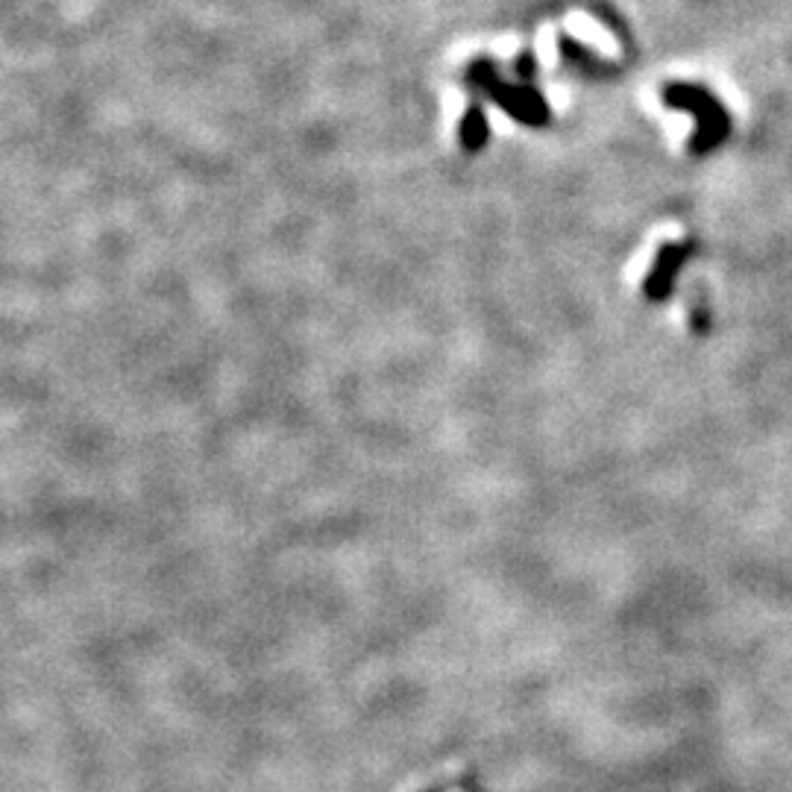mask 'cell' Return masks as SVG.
<instances>
[{"instance_id":"6da1fadb","label":"cell","mask_w":792,"mask_h":792,"mask_svg":"<svg viewBox=\"0 0 792 792\" xmlns=\"http://www.w3.org/2000/svg\"><path fill=\"white\" fill-rule=\"evenodd\" d=\"M567 30H570L572 36H578L581 42L593 44L599 53H605V56H616L619 53V44L614 42V36L611 33H605V27H599L593 18H587L584 12H572V15H567Z\"/></svg>"}]
</instances>
